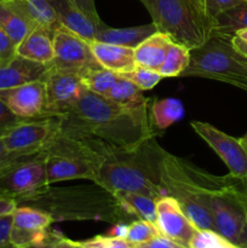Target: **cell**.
Here are the masks:
<instances>
[{
    "instance_id": "6da1fadb",
    "label": "cell",
    "mask_w": 247,
    "mask_h": 248,
    "mask_svg": "<svg viewBox=\"0 0 247 248\" xmlns=\"http://www.w3.org/2000/svg\"><path fill=\"white\" fill-rule=\"evenodd\" d=\"M150 106L131 108L85 90L72 108L58 115L60 132L104 161L155 138Z\"/></svg>"
},
{
    "instance_id": "7a4b0ae2",
    "label": "cell",
    "mask_w": 247,
    "mask_h": 248,
    "mask_svg": "<svg viewBox=\"0 0 247 248\" xmlns=\"http://www.w3.org/2000/svg\"><path fill=\"white\" fill-rule=\"evenodd\" d=\"M17 206H31L50 215L55 220H102L125 223L133 218L115 195L103 186H41L17 202Z\"/></svg>"
},
{
    "instance_id": "3957f363",
    "label": "cell",
    "mask_w": 247,
    "mask_h": 248,
    "mask_svg": "<svg viewBox=\"0 0 247 248\" xmlns=\"http://www.w3.org/2000/svg\"><path fill=\"white\" fill-rule=\"evenodd\" d=\"M160 181L167 195L178 201L182 211L198 230H213V220L205 206L210 194L218 190L229 181L227 176H215L161 149L159 159Z\"/></svg>"
},
{
    "instance_id": "277c9868",
    "label": "cell",
    "mask_w": 247,
    "mask_h": 248,
    "mask_svg": "<svg viewBox=\"0 0 247 248\" xmlns=\"http://www.w3.org/2000/svg\"><path fill=\"white\" fill-rule=\"evenodd\" d=\"M161 147L155 138L130 152L119 153L104 160L93 183L110 193H138L159 200L166 196L160 181Z\"/></svg>"
},
{
    "instance_id": "5b68a950",
    "label": "cell",
    "mask_w": 247,
    "mask_h": 248,
    "mask_svg": "<svg viewBox=\"0 0 247 248\" xmlns=\"http://www.w3.org/2000/svg\"><path fill=\"white\" fill-rule=\"evenodd\" d=\"M230 39L212 33L203 45L190 50V61L182 77L217 80L247 91V57L232 47Z\"/></svg>"
},
{
    "instance_id": "8992f818",
    "label": "cell",
    "mask_w": 247,
    "mask_h": 248,
    "mask_svg": "<svg viewBox=\"0 0 247 248\" xmlns=\"http://www.w3.org/2000/svg\"><path fill=\"white\" fill-rule=\"evenodd\" d=\"M152 16L157 31L167 34L173 43L188 48L203 45L212 31L195 11L189 0H139Z\"/></svg>"
},
{
    "instance_id": "52a82bcc",
    "label": "cell",
    "mask_w": 247,
    "mask_h": 248,
    "mask_svg": "<svg viewBox=\"0 0 247 248\" xmlns=\"http://www.w3.org/2000/svg\"><path fill=\"white\" fill-rule=\"evenodd\" d=\"M215 232L237 247L247 246V208L236 186V177L206 198Z\"/></svg>"
},
{
    "instance_id": "ba28073f",
    "label": "cell",
    "mask_w": 247,
    "mask_h": 248,
    "mask_svg": "<svg viewBox=\"0 0 247 248\" xmlns=\"http://www.w3.org/2000/svg\"><path fill=\"white\" fill-rule=\"evenodd\" d=\"M44 153L47 186L73 179L96 181L101 162L60 132Z\"/></svg>"
},
{
    "instance_id": "9c48e42d",
    "label": "cell",
    "mask_w": 247,
    "mask_h": 248,
    "mask_svg": "<svg viewBox=\"0 0 247 248\" xmlns=\"http://www.w3.org/2000/svg\"><path fill=\"white\" fill-rule=\"evenodd\" d=\"M61 130V118L58 115L28 119L15 126L2 137L6 149L21 155H33L44 152Z\"/></svg>"
},
{
    "instance_id": "30bf717a",
    "label": "cell",
    "mask_w": 247,
    "mask_h": 248,
    "mask_svg": "<svg viewBox=\"0 0 247 248\" xmlns=\"http://www.w3.org/2000/svg\"><path fill=\"white\" fill-rule=\"evenodd\" d=\"M46 94V115H62L72 108L84 93L80 74L74 70L60 69L48 64L43 77Z\"/></svg>"
},
{
    "instance_id": "8fae6325",
    "label": "cell",
    "mask_w": 247,
    "mask_h": 248,
    "mask_svg": "<svg viewBox=\"0 0 247 248\" xmlns=\"http://www.w3.org/2000/svg\"><path fill=\"white\" fill-rule=\"evenodd\" d=\"M190 126L223 160L229 174L237 178L247 177V150L241 140L202 121H191Z\"/></svg>"
},
{
    "instance_id": "7c38bea8",
    "label": "cell",
    "mask_w": 247,
    "mask_h": 248,
    "mask_svg": "<svg viewBox=\"0 0 247 248\" xmlns=\"http://www.w3.org/2000/svg\"><path fill=\"white\" fill-rule=\"evenodd\" d=\"M53 50L55 57L50 64L60 69L80 73L86 68L99 64L94 60L89 41L63 26L56 29L53 35Z\"/></svg>"
},
{
    "instance_id": "4fadbf2b",
    "label": "cell",
    "mask_w": 247,
    "mask_h": 248,
    "mask_svg": "<svg viewBox=\"0 0 247 248\" xmlns=\"http://www.w3.org/2000/svg\"><path fill=\"white\" fill-rule=\"evenodd\" d=\"M55 220L50 215L31 206H17L12 212L10 239L15 248L41 245L47 240V232Z\"/></svg>"
},
{
    "instance_id": "5bb4252c",
    "label": "cell",
    "mask_w": 247,
    "mask_h": 248,
    "mask_svg": "<svg viewBox=\"0 0 247 248\" xmlns=\"http://www.w3.org/2000/svg\"><path fill=\"white\" fill-rule=\"evenodd\" d=\"M157 230L161 236L167 237L185 248L190 247L191 240L195 236L196 229L182 211L178 201L172 196H162L156 202Z\"/></svg>"
},
{
    "instance_id": "9a60e30c",
    "label": "cell",
    "mask_w": 247,
    "mask_h": 248,
    "mask_svg": "<svg viewBox=\"0 0 247 248\" xmlns=\"http://www.w3.org/2000/svg\"><path fill=\"white\" fill-rule=\"evenodd\" d=\"M0 99L21 119H38L46 115L45 84L43 79L11 89L0 90Z\"/></svg>"
},
{
    "instance_id": "2e32d148",
    "label": "cell",
    "mask_w": 247,
    "mask_h": 248,
    "mask_svg": "<svg viewBox=\"0 0 247 248\" xmlns=\"http://www.w3.org/2000/svg\"><path fill=\"white\" fill-rule=\"evenodd\" d=\"M51 4L61 26L65 27L89 43L96 40L99 29L106 26V24L99 26L92 21L70 0H51Z\"/></svg>"
},
{
    "instance_id": "e0dca14e",
    "label": "cell",
    "mask_w": 247,
    "mask_h": 248,
    "mask_svg": "<svg viewBox=\"0 0 247 248\" xmlns=\"http://www.w3.org/2000/svg\"><path fill=\"white\" fill-rule=\"evenodd\" d=\"M48 64L34 62L17 55L14 61L0 65V90L11 89L27 82L41 80L47 72Z\"/></svg>"
},
{
    "instance_id": "ac0fdd59",
    "label": "cell",
    "mask_w": 247,
    "mask_h": 248,
    "mask_svg": "<svg viewBox=\"0 0 247 248\" xmlns=\"http://www.w3.org/2000/svg\"><path fill=\"white\" fill-rule=\"evenodd\" d=\"M53 29L44 26H35L33 31L18 44L17 55L34 62L50 64L55 57L53 50Z\"/></svg>"
},
{
    "instance_id": "d6986e66",
    "label": "cell",
    "mask_w": 247,
    "mask_h": 248,
    "mask_svg": "<svg viewBox=\"0 0 247 248\" xmlns=\"http://www.w3.org/2000/svg\"><path fill=\"white\" fill-rule=\"evenodd\" d=\"M35 26V22L27 12L22 0L0 2V27L9 34L17 46Z\"/></svg>"
},
{
    "instance_id": "ffe728a7",
    "label": "cell",
    "mask_w": 247,
    "mask_h": 248,
    "mask_svg": "<svg viewBox=\"0 0 247 248\" xmlns=\"http://www.w3.org/2000/svg\"><path fill=\"white\" fill-rule=\"evenodd\" d=\"M90 45L94 60L106 69L111 70L116 74H124L137 67L135 60V48L102 43L98 40L91 41Z\"/></svg>"
},
{
    "instance_id": "44dd1931",
    "label": "cell",
    "mask_w": 247,
    "mask_h": 248,
    "mask_svg": "<svg viewBox=\"0 0 247 248\" xmlns=\"http://www.w3.org/2000/svg\"><path fill=\"white\" fill-rule=\"evenodd\" d=\"M172 43L173 41L167 34L159 31H155L135 48V60L137 65L159 70Z\"/></svg>"
},
{
    "instance_id": "7402d4cb",
    "label": "cell",
    "mask_w": 247,
    "mask_h": 248,
    "mask_svg": "<svg viewBox=\"0 0 247 248\" xmlns=\"http://www.w3.org/2000/svg\"><path fill=\"white\" fill-rule=\"evenodd\" d=\"M155 31H157V28L153 22L149 24H144V26L128 27V28H109V27L104 26L99 29L96 40L113 44V45L136 48Z\"/></svg>"
},
{
    "instance_id": "603a6c76",
    "label": "cell",
    "mask_w": 247,
    "mask_h": 248,
    "mask_svg": "<svg viewBox=\"0 0 247 248\" xmlns=\"http://www.w3.org/2000/svg\"><path fill=\"white\" fill-rule=\"evenodd\" d=\"M123 207L136 219H143L155 224L157 199L138 193H115Z\"/></svg>"
},
{
    "instance_id": "cb8c5ba5",
    "label": "cell",
    "mask_w": 247,
    "mask_h": 248,
    "mask_svg": "<svg viewBox=\"0 0 247 248\" xmlns=\"http://www.w3.org/2000/svg\"><path fill=\"white\" fill-rule=\"evenodd\" d=\"M150 115L156 130H165L183 118L184 106L177 98L153 101L150 106Z\"/></svg>"
},
{
    "instance_id": "d4e9b609",
    "label": "cell",
    "mask_w": 247,
    "mask_h": 248,
    "mask_svg": "<svg viewBox=\"0 0 247 248\" xmlns=\"http://www.w3.org/2000/svg\"><path fill=\"white\" fill-rule=\"evenodd\" d=\"M106 97H108L115 103L125 107H131V108L145 106V104L152 103L153 101L150 98H145L142 94V90L137 85H135L132 81L121 77V75H119L118 80Z\"/></svg>"
},
{
    "instance_id": "484cf974",
    "label": "cell",
    "mask_w": 247,
    "mask_h": 248,
    "mask_svg": "<svg viewBox=\"0 0 247 248\" xmlns=\"http://www.w3.org/2000/svg\"><path fill=\"white\" fill-rule=\"evenodd\" d=\"M244 29H247V2L222 12L212 24V33L223 34L230 38Z\"/></svg>"
},
{
    "instance_id": "4316f807",
    "label": "cell",
    "mask_w": 247,
    "mask_h": 248,
    "mask_svg": "<svg viewBox=\"0 0 247 248\" xmlns=\"http://www.w3.org/2000/svg\"><path fill=\"white\" fill-rule=\"evenodd\" d=\"M85 89L93 93L101 94L106 97L115 81L118 80L119 74L106 69L101 64L92 65L79 73Z\"/></svg>"
},
{
    "instance_id": "83f0119b",
    "label": "cell",
    "mask_w": 247,
    "mask_h": 248,
    "mask_svg": "<svg viewBox=\"0 0 247 248\" xmlns=\"http://www.w3.org/2000/svg\"><path fill=\"white\" fill-rule=\"evenodd\" d=\"M190 61V48L181 44L172 43L167 51L166 58L157 72L162 78L182 77Z\"/></svg>"
},
{
    "instance_id": "f1b7e54d",
    "label": "cell",
    "mask_w": 247,
    "mask_h": 248,
    "mask_svg": "<svg viewBox=\"0 0 247 248\" xmlns=\"http://www.w3.org/2000/svg\"><path fill=\"white\" fill-rule=\"evenodd\" d=\"M22 2L36 26L48 27L53 31L61 26L51 0H22Z\"/></svg>"
},
{
    "instance_id": "f546056e",
    "label": "cell",
    "mask_w": 247,
    "mask_h": 248,
    "mask_svg": "<svg viewBox=\"0 0 247 248\" xmlns=\"http://www.w3.org/2000/svg\"><path fill=\"white\" fill-rule=\"evenodd\" d=\"M159 235L160 232L154 223L143 219H136L128 224L127 235H126L125 240L131 246L135 247L147 244Z\"/></svg>"
},
{
    "instance_id": "4dcf8cb0",
    "label": "cell",
    "mask_w": 247,
    "mask_h": 248,
    "mask_svg": "<svg viewBox=\"0 0 247 248\" xmlns=\"http://www.w3.org/2000/svg\"><path fill=\"white\" fill-rule=\"evenodd\" d=\"M121 77L126 78L130 81H132L133 84L137 85L142 91L145 90H152L160 82V80L162 79V77L160 75V73L157 70L149 69V68L140 67L137 65L133 70L128 73H124V74H119Z\"/></svg>"
},
{
    "instance_id": "1f68e13d",
    "label": "cell",
    "mask_w": 247,
    "mask_h": 248,
    "mask_svg": "<svg viewBox=\"0 0 247 248\" xmlns=\"http://www.w3.org/2000/svg\"><path fill=\"white\" fill-rule=\"evenodd\" d=\"M189 248H239L213 230H198Z\"/></svg>"
},
{
    "instance_id": "d6a6232c",
    "label": "cell",
    "mask_w": 247,
    "mask_h": 248,
    "mask_svg": "<svg viewBox=\"0 0 247 248\" xmlns=\"http://www.w3.org/2000/svg\"><path fill=\"white\" fill-rule=\"evenodd\" d=\"M244 2H247V0H203V12H205L206 19L210 23L211 29H212L213 21L222 12Z\"/></svg>"
},
{
    "instance_id": "836d02e7",
    "label": "cell",
    "mask_w": 247,
    "mask_h": 248,
    "mask_svg": "<svg viewBox=\"0 0 247 248\" xmlns=\"http://www.w3.org/2000/svg\"><path fill=\"white\" fill-rule=\"evenodd\" d=\"M85 248H133L126 240L116 239L109 235H98L81 242Z\"/></svg>"
},
{
    "instance_id": "e575fe53",
    "label": "cell",
    "mask_w": 247,
    "mask_h": 248,
    "mask_svg": "<svg viewBox=\"0 0 247 248\" xmlns=\"http://www.w3.org/2000/svg\"><path fill=\"white\" fill-rule=\"evenodd\" d=\"M17 57V45L0 27V65H5Z\"/></svg>"
},
{
    "instance_id": "d590c367",
    "label": "cell",
    "mask_w": 247,
    "mask_h": 248,
    "mask_svg": "<svg viewBox=\"0 0 247 248\" xmlns=\"http://www.w3.org/2000/svg\"><path fill=\"white\" fill-rule=\"evenodd\" d=\"M26 119H21L17 115H15L6 104L0 99V138L5 137L15 126L18 125Z\"/></svg>"
},
{
    "instance_id": "8d00e7d4",
    "label": "cell",
    "mask_w": 247,
    "mask_h": 248,
    "mask_svg": "<svg viewBox=\"0 0 247 248\" xmlns=\"http://www.w3.org/2000/svg\"><path fill=\"white\" fill-rule=\"evenodd\" d=\"M28 156H31V155H21L17 154V153L9 152L6 149V147H5L2 138H0V173L2 171H5L6 169H9L14 164H16V162L21 161V160L26 159Z\"/></svg>"
},
{
    "instance_id": "74e56055",
    "label": "cell",
    "mask_w": 247,
    "mask_h": 248,
    "mask_svg": "<svg viewBox=\"0 0 247 248\" xmlns=\"http://www.w3.org/2000/svg\"><path fill=\"white\" fill-rule=\"evenodd\" d=\"M12 227V213L11 215L1 216L0 217V248H15L11 244L10 234Z\"/></svg>"
},
{
    "instance_id": "f35d334b",
    "label": "cell",
    "mask_w": 247,
    "mask_h": 248,
    "mask_svg": "<svg viewBox=\"0 0 247 248\" xmlns=\"http://www.w3.org/2000/svg\"><path fill=\"white\" fill-rule=\"evenodd\" d=\"M70 1H72L75 6L79 7L87 17H90V18H91L92 21L96 22L97 24H99V26L104 24L103 22L101 21V18H99V15L98 12H97L94 0H70Z\"/></svg>"
},
{
    "instance_id": "ab89813d",
    "label": "cell",
    "mask_w": 247,
    "mask_h": 248,
    "mask_svg": "<svg viewBox=\"0 0 247 248\" xmlns=\"http://www.w3.org/2000/svg\"><path fill=\"white\" fill-rule=\"evenodd\" d=\"M48 248H85L81 242H75L56 232H50L47 237Z\"/></svg>"
},
{
    "instance_id": "60d3db41",
    "label": "cell",
    "mask_w": 247,
    "mask_h": 248,
    "mask_svg": "<svg viewBox=\"0 0 247 248\" xmlns=\"http://www.w3.org/2000/svg\"><path fill=\"white\" fill-rule=\"evenodd\" d=\"M133 248H185V247L177 244V242L172 241V240L167 239V237L159 235V236L154 237V239L150 240V241L147 242V244L139 245V246H135Z\"/></svg>"
},
{
    "instance_id": "b9f144b4",
    "label": "cell",
    "mask_w": 247,
    "mask_h": 248,
    "mask_svg": "<svg viewBox=\"0 0 247 248\" xmlns=\"http://www.w3.org/2000/svg\"><path fill=\"white\" fill-rule=\"evenodd\" d=\"M127 230L128 224H126V223H116V224H114L113 228L109 230L108 235L109 236L116 237V239L125 240L126 235H127Z\"/></svg>"
},
{
    "instance_id": "7bdbcfd3",
    "label": "cell",
    "mask_w": 247,
    "mask_h": 248,
    "mask_svg": "<svg viewBox=\"0 0 247 248\" xmlns=\"http://www.w3.org/2000/svg\"><path fill=\"white\" fill-rule=\"evenodd\" d=\"M16 207L17 205L14 200H10V199L1 198V196H0V217H1V216L11 215Z\"/></svg>"
},
{
    "instance_id": "ee69618b",
    "label": "cell",
    "mask_w": 247,
    "mask_h": 248,
    "mask_svg": "<svg viewBox=\"0 0 247 248\" xmlns=\"http://www.w3.org/2000/svg\"><path fill=\"white\" fill-rule=\"evenodd\" d=\"M230 43H232V47H234L237 52L247 57V41L246 40H244V39L240 38V36L234 35L232 36V39H230Z\"/></svg>"
},
{
    "instance_id": "f6af8a7d",
    "label": "cell",
    "mask_w": 247,
    "mask_h": 248,
    "mask_svg": "<svg viewBox=\"0 0 247 248\" xmlns=\"http://www.w3.org/2000/svg\"><path fill=\"white\" fill-rule=\"evenodd\" d=\"M236 186L247 208V177H245V178H237L236 177Z\"/></svg>"
},
{
    "instance_id": "bcb514c9",
    "label": "cell",
    "mask_w": 247,
    "mask_h": 248,
    "mask_svg": "<svg viewBox=\"0 0 247 248\" xmlns=\"http://www.w3.org/2000/svg\"><path fill=\"white\" fill-rule=\"evenodd\" d=\"M189 1H190V4L193 5V7L195 9V11L198 12L201 17H202L203 21H205L206 23L208 24V27L211 28L210 23H208L207 19H206V17H205V12H203V0H189ZM211 31H212V29H211Z\"/></svg>"
},
{
    "instance_id": "7dc6e473",
    "label": "cell",
    "mask_w": 247,
    "mask_h": 248,
    "mask_svg": "<svg viewBox=\"0 0 247 248\" xmlns=\"http://www.w3.org/2000/svg\"><path fill=\"white\" fill-rule=\"evenodd\" d=\"M235 35L240 36V38H242V39H244V40L247 41V29H244V31H237V33L235 34Z\"/></svg>"
},
{
    "instance_id": "c3c4849f",
    "label": "cell",
    "mask_w": 247,
    "mask_h": 248,
    "mask_svg": "<svg viewBox=\"0 0 247 248\" xmlns=\"http://www.w3.org/2000/svg\"><path fill=\"white\" fill-rule=\"evenodd\" d=\"M22 248H48L47 247V240L41 245H35V246H28V247H22Z\"/></svg>"
},
{
    "instance_id": "681fc988",
    "label": "cell",
    "mask_w": 247,
    "mask_h": 248,
    "mask_svg": "<svg viewBox=\"0 0 247 248\" xmlns=\"http://www.w3.org/2000/svg\"><path fill=\"white\" fill-rule=\"evenodd\" d=\"M240 140H241V143H242V144H244L245 149L247 150V135H245L244 137H242V138H240Z\"/></svg>"
},
{
    "instance_id": "f907efd6",
    "label": "cell",
    "mask_w": 247,
    "mask_h": 248,
    "mask_svg": "<svg viewBox=\"0 0 247 248\" xmlns=\"http://www.w3.org/2000/svg\"><path fill=\"white\" fill-rule=\"evenodd\" d=\"M6 1H10V0H0V2H6Z\"/></svg>"
},
{
    "instance_id": "816d5d0a",
    "label": "cell",
    "mask_w": 247,
    "mask_h": 248,
    "mask_svg": "<svg viewBox=\"0 0 247 248\" xmlns=\"http://www.w3.org/2000/svg\"><path fill=\"white\" fill-rule=\"evenodd\" d=\"M239 248H247V246H245V247H239Z\"/></svg>"
}]
</instances>
